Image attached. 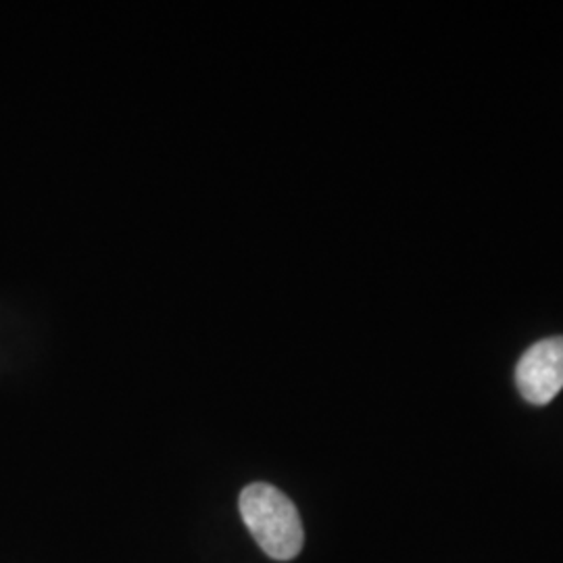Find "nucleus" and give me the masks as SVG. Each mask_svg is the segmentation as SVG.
Instances as JSON below:
<instances>
[{"instance_id":"nucleus-1","label":"nucleus","mask_w":563,"mask_h":563,"mask_svg":"<svg viewBox=\"0 0 563 563\" xmlns=\"http://www.w3.org/2000/svg\"><path fill=\"white\" fill-rule=\"evenodd\" d=\"M241 516L263 553L290 562L301 553L305 532L295 504L267 483L249 484L241 493Z\"/></svg>"},{"instance_id":"nucleus-2","label":"nucleus","mask_w":563,"mask_h":563,"mask_svg":"<svg viewBox=\"0 0 563 563\" xmlns=\"http://www.w3.org/2000/svg\"><path fill=\"white\" fill-rule=\"evenodd\" d=\"M516 384L530 405L553 401L563 388V336L532 344L516 367Z\"/></svg>"}]
</instances>
